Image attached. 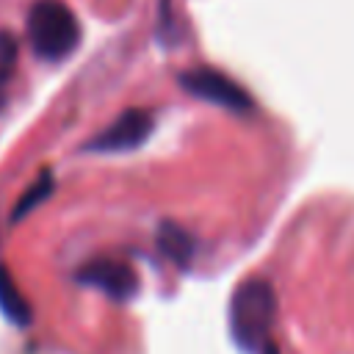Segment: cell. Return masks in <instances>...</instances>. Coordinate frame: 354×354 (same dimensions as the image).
Returning a JSON list of instances; mask_svg holds the SVG:
<instances>
[{
  "label": "cell",
  "mask_w": 354,
  "mask_h": 354,
  "mask_svg": "<svg viewBox=\"0 0 354 354\" xmlns=\"http://www.w3.org/2000/svg\"><path fill=\"white\" fill-rule=\"evenodd\" d=\"M28 41L39 58L61 61L80 41V22L61 0H39L28 14Z\"/></svg>",
  "instance_id": "cell-2"
},
{
  "label": "cell",
  "mask_w": 354,
  "mask_h": 354,
  "mask_svg": "<svg viewBox=\"0 0 354 354\" xmlns=\"http://www.w3.org/2000/svg\"><path fill=\"white\" fill-rule=\"evenodd\" d=\"M152 113L141 111V108H130L124 113H119L102 133H97L86 149L88 152H127L141 147L149 133H152Z\"/></svg>",
  "instance_id": "cell-4"
},
{
  "label": "cell",
  "mask_w": 354,
  "mask_h": 354,
  "mask_svg": "<svg viewBox=\"0 0 354 354\" xmlns=\"http://www.w3.org/2000/svg\"><path fill=\"white\" fill-rule=\"evenodd\" d=\"M260 354H279V351H277V346H274V343H266Z\"/></svg>",
  "instance_id": "cell-9"
},
{
  "label": "cell",
  "mask_w": 354,
  "mask_h": 354,
  "mask_svg": "<svg viewBox=\"0 0 354 354\" xmlns=\"http://www.w3.org/2000/svg\"><path fill=\"white\" fill-rule=\"evenodd\" d=\"M50 194H53V174H50V171H41L39 180L19 196V202H17L14 213H11V221H19L22 216H28V213H30L33 207H39Z\"/></svg>",
  "instance_id": "cell-8"
},
{
  "label": "cell",
  "mask_w": 354,
  "mask_h": 354,
  "mask_svg": "<svg viewBox=\"0 0 354 354\" xmlns=\"http://www.w3.org/2000/svg\"><path fill=\"white\" fill-rule=\"evenodd\" d=\"M158 249L163 257H169L171 263H177L180 268H185L191 260H194V252H196V241L194 235L174 224V221H163L158 227Z\"/></svg>",
  "instance_id": "cell-6"
},
{
  "label": "cell",
  "mask_w": 354,
  "mask_h": 354,
  "mask_svg": "<svg viewBox=\"0 0 354 354\" xmlns=\"http://www.w3.org/2000/svg\"><path fill=\"white\" fill-rule=\"evenodd\" d=\"M180 86L188 94H194V97H199L205 102H213V105H221V108H230V111H238V113L252 108L249 94L235 80H230L227 75H221V72H216L210 66H196V69L183 72L180 75Z\"/></svg>",
  "instance_id": "cell-3"
},
{
  "label": "cell",
  "mask_w": 354,
  "mask_h": 354,
  "mask_svg": "<svg viewBox=\"0 0 354 354\" xmlns=\"http://www.w3.org/2000/svg\"><path fill=\"white\" fill-rule=\"evenodd\" d=\"M277 315V296L266 279H246L230 299V335L241 351L254 354L268 343Z\"/></svg>",
  "instance_id": "cell-1"
},
{
  "label": "cell",
  "mask_w": 354,
  "mask_h": 354,
  "mask_svg": "<svg viewBox=\"0 0 354 354\" xmlns=\"http://www.w3.org/2000/svg\"><path fill=\"white\" fill-rule=\"evenodd\" d=\"M0 313H3V318H6L8 324H14V326H28L30 318H33L28 299L19 293V288H17V282L11 279V274H8L6 266H0Z\"/></svg>",
  "instance_id": "cell-7"
},
{
  "label": "cell",
  "mask_w": 354,
  "mask_h": 354,
  "mask_svg": "<svg viewBox=\"0 0 354 354\" xmlns=\"http://www.w3.org/2000/svg\"><path fill=\"white\" fill-rule=\"evenodd\" d=\"M75 277H77V282L97 288L100 293H105L116 301L130 299L136 293V285H138V277L130 266H124L119 260H108V257H97V260L83 263Z\"/></svg>",
  "instance_id": "cell-5"
},
{
  "label": "cell",
  "mask_w": 354,
  "mask_h": 354,
  "mask_svg": "<svg viewBox=\"0 0 354 354\" xmlns=\"http://www.w3.org/2000/svg\"><path fill=\"white\" fill-rule=\"evenodd\" d=\"M3 88H6V80H0V105H3Z\"/></svg>",
  "instance_id": "cell-10"
}]
</instances>
